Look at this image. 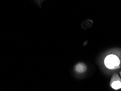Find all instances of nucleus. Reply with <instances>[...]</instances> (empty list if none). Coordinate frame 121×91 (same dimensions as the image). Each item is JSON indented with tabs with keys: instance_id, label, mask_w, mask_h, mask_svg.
I'll return each instance as SVG.
<instances>
[{
	"instance_id": "f257e3e1",
	"label": "nucleus",
	"mask_w": 121,
	"mask_h": 91,
	"mask_svg": "<svg viewBox=\"0 0 121 91\" xmlns=\"http://www.w3.org/2000/svg\"><path fill=\"white\" fill-rule=\"evenodd\" d=\"M104 63L106 68L115 70L121 68V49H115L109 51L104 60Z\"/></svg>"
},
{
	"instance_id": "f03ea898",
	"label": "nucleus",
	"mask_w": 121,
	"mask_h": 91,
	"mask_svg": "<svg viewBox=\"0 0 121 91\" xmlns=\"http://www.w3.org/2000/svg\"><path fill=\"white\" fill-rule=\"evenodd\" d=\"M110 86L115 90H118L121 88V78L117 73H115L112 76L110 81Z\"/></svg>"
},
{
	"instance_id": "7ed1b4c3",
	"label": "nucleus",
	"mask_w": 121,
	"mask_h": 91,
	"mask_svg": "<svg viewBox=\"0 0 121 91\" xmlns=\"http://www.w3.org/2000/svg\"><path fill=\"white\" fill-rule=\"evenodd\" d=\"M75 70L79 73H83L87 70V67L84 63H80L77 64L75 67Z\"/></svg>"
},
{
	"instance_id": "20e7f679",
	"label": "nucleus",
	"mask_w": 121,
	"mask_h": 91,
	"mask_svg": "<svg viewBox=\"0 0 121 91\" xmlns=\"http://www.w3.org/2000/svg\"><path fill=\"white\" fill-rule=\"evenodd\" d=\"M120 76H121V71H120Z\"/></svg>"
}]
</instances>
